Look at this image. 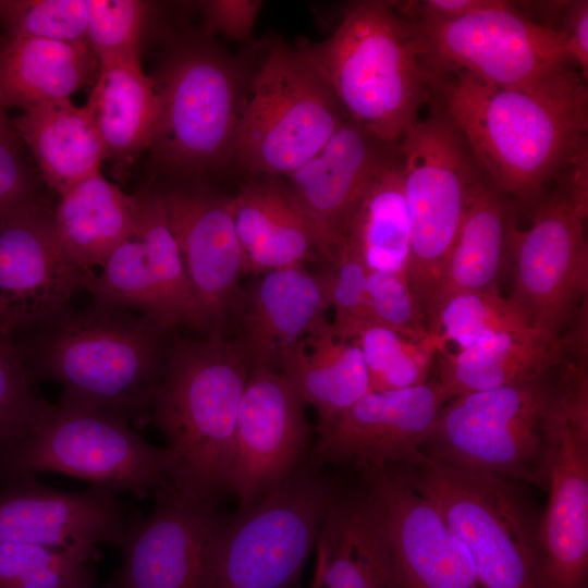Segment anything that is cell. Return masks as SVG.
I'll return each mask as SVG.
<instances>
[{"instance_id":"e0dca14e","label":"cell","mask_w":588,"mask_h":588,"mask_svg":"<svg viewBox=\"0 0 588 588\" xmlns=\"http://www.w3.org/2000/svg\"><path fill=\"white\" fill-rule=\"evenodd\" d=\"M448 402L436 378L411 388L369 391L317 431L311 462L388 468L411 463Z\"/></svg>"},{"instance_id":"d6a6232c","label":"cell","mask_w":588,"mask_h":588,"mask_svg":"<svg viewBox=\"0 0 588 588\" xmlns=\"http://www.w3.org/2000/svg\"><path fill=\"white\" fill-rule=\"evenodd\" d=\"M279 370L305 404L317 412V431L370 391L359 347L338 336L331 321L304 336Z\"/></svg>"},{"instance_id":"ffe728a7","label":"cell","mask_w":588,"mask_h":588,"mask_svg":"<svg viewBox=\"0 0 588 588\" xmlns=\"http://www.w3.org/2000/svg\"><path fill=\"white\" fill-rule=\"evenodd\" d=\"M216 507L170 485L155 491L152 511L135 517L119 544L122 563L108 588H196L221 520Z\"/></svg>"},{"instance_id":"52a82bcc","label":"cell","mask_w":588,"mask_h":588,"mask_svg":"<svg viewBox=\"0 0 588 588\" xmlns=\"http://www.w3.org/2000/svg\"><path fill=\"white\" fill-rule=\"evenodd\" d=\"M387 469L432 503L486 588H538L540 517L516 481L422 453Z\"/></svg>"},{"instance_id":"8992f818","label":"cell","mask_w":588,"mask_h":588,"mask_svg":"<svg viewBox=\"0 0 588 588\" xmlns=\"http://www.w3.org/2000/svg\"><path fill=\"white\" fill-rule=\"evenodd\" d=\"M408 22L426 71H464L500 88L587 107V83L565 51L562 32L506 1L454 22Z\"/></svg>"},{"instance_id":"b9f144b4","label":"cell","mask_w":588,"mask_h":588,"mask_svg":"<svg viewBox=\"0 0 588 588\" xmlns=\"http://www.w3.org/2000/svg\"><path fill=\"white\" fill-rule=\"evenodd\" d=\"M321 271L330 307L334 309L333 329L355 321L370 320L367 308L368 270L356 250L342 240Z\"/></svg>"},{"instance_id":"ba28073f","label":"cell","mask_w":588,"mask_h":588,"mask_svg":"<svg viewBox=\"0 0 588 588\" xmlns=\"http://www.w3.org/2000/svg\"><path fill=\"white\" fill-rule=\"evenodd\" d=\"M174 457L114 413L61 397L46 403L28 432L0 452V487L59 473L145 498L169 485Z\"/></svg>"},{"instance_id":"836d02e7","label":"cell","mask_w":588,"mask_h":588,"mask_svg":"<svg viewBox=\"0 0 588 588\" xmlns=\"http://www.w3.org/2000/svg\"><path fill=\"white\" fill-rule=\"evenodd\" d=\"M343 238L368 271L404 273L411 250V223L400 152L356 203Z\"/></svg>"},{"instance_id":"7402d4cb","label":"cell","mask_w":588,"mask_h":588,"mask_svg":"<svg viewBox=\"0 0 588 588\" xmlns=\"http://www.w3.org/2000/svg\"><path fill=\"white\" fill-rule=\"evenodd\" d=\"M135 516L103 487L68 492L33 478L0 487V541L97 555L100 543L119 547Z\"/></svg>"},{"instance_id":"74e56055","label":"cell","mask_w":588,"mask_h":588,"mask_svg":"<svg viewBox=\"0 0 588 588\" xmlns=\"http://www.w3.org/2000/svg\"><path fill=\"white\" fill-rule=\"evenodd\" d=\"M89 0H13L3 37L86 42Z\"/></svg>"},{"instance_id":"484cf974","label":"cell","mask_w":588,"mask_h":588,"mask_svg":"<svg viewBox=\"0 0 588 588\" xmlns=\"http://www.w3.org/2000/svg\"><path fill=\"white\" fill-rule=\"evenodd\" d=\"M514 218V204L482 174L470 191L458 235L440 277L429 321L431 334L437 336L438 311L451 296L499 292L502 272L511 264Z\"/></svg>"},{"instance_id":"2e32d148","label":"cell","mask_w":588,"mask_h":588,"mask_svg":"<svg viewBox=\"0 0 588 588\" xmlns=\"http://www.w3.org/2000/svg\"><path fill=\"white\" fill-rule=\"evenodd\" d=\"M82 275L41 198L0 211V336L13 340L59 311Z\"/></svg>"},{"instance_id":"ab89813d","label":"cell","mask_w":588,"mask_h":588,"mask_svg":"<svg viewBox=\"0 0 588 588\" xmlns=\"http://www.w3.org/2000/svg\"><path fill=\"white\" fill-rule=\"evenodd\" d=\"M146 9L137 0H89L85 41L98 60L139 59Z\"/></svg>"},{"instance_id":"8fae6325","label":"cell","mask_w":588,"mask_h":588,"mask_svg":"<svg viewBox=\"0 0 588 588\" xmlns=\"http://www.w3.org/2000/svg\"><path fill=\"white\" fill-rule=\"evenodd\" d=\"M411 223L407 285L427 327L442 270L458 235L473 186L481 177L463 136L433 106L399 142Z\"/></svg>"},{"instance_id":"cb8c5ba5","label":"cell","mask_w":588,"mask_h":588,"mask_svg":"<svg viewBox=\"0 0 588 588\" xmlns=\"http://www.w3.org/2000/svg\"><path fill=\"white\" fill-rule=\"evenodd\" d=\"M261 275L248 296L240 342L252 368L279 369L294 345L329 321L327 283L322 272L305 267Z\"/></svg>"},{"instance_id":"f6af8a7d","label":"cell","mask_w":588,"mask_h":588,"mask_svg":"<svg viewBox=\"0 0 588 588\" xmlns=\"http://www.w3.org/2000/svg\"><path fill=\"white\" fill-rule=\"evenodd\" d=\"M501 0H425L409 2L401 9V14L412 21L445 23L454 22L468 15L500 7Z\"/></svg>"},{"instance_id":"ac0fdd59","label":"cell","mask_w":588,"mask_h":588,"mask_svg":"<svg viewBox=\"0 0 588 588\" xmlns=\"http://www.w3.org/2000/svg\"><path fill=\"white\" fill-rule=\"evenodd\" d=\"M549 500L539 518L538 588H586L588 574V385L566 409L552 452Z\"/></svg>"},{"instance_id":"603a6c76","label":"cell","mask_w":588,"mask_h":588,"mask_svg":"<svg viewBox=\"0 0 588 588\" xmlns=\"http://www.w3.org/2000/svg\"><path fill=\"white\" fill-rule=\"evenodd\" d=\"M171 231L208 329H219L238 305L243 255L231 197L201 192H162Z\"/></svg>"},{"instance_id":"60d3db41","label":"cell","mask_w":588,"mask_h":588,"mask_svg":"<svg viewBox=\"0 0 588 588\" xmlns=\"http://www.w3.org/2000/svg\"><path fill=\"white\" fill-rule=\"evenodd\" d=\"M367 308L370 321L382 324L422 344L445 345L434 336L418 313L404 273L371 270L367 277Z\"/></svg>"},{"instance_id":"d6986e66","label":"cell","mask_w":588,"mask_h":588,"mask_svg":"<svg viewBox=\"0 0 588 588\" xmlns=\"http://www.w3.org/2000/svg\"><path fill=\"white\" fill-rule=\"evenodd\" d=\"M358 469L381 515L400 588H486L429 500L387 468Z\"/></svg>"},{"instance_id":"bcb514c9","label":"cell","mask_w":588,"mask_h":588,"mask_svg":"<svg viewBox=\"0 0 588 588\" xmlns=\"http://www.w3.org/2000/svg\"><path fill=\"white\" fill-rule=\"evenodd\" d=\"M565 23L560 29L565 51L585 83L588 79V1H568Z\"/></svg>"},{"instance_id":"83f0119b","label":"cell","mask_w":588,"mask_h":588,"mask_svg":"<svg viewBox=\"0 0 588 588\" xmlns=\"http://www.w3.org/2000/svg\"><path fill=\"white\" fill-rule=\"evenodd\" d=\"M112 160L118 179L149 148L159 113L152 76L139 59L110 57L99 60V72L84 105Z\"/></svg>"},{"instance_id":"9a60e30c","label":"cell","mask_w":588,"mask_h":588,"mask_svg":"<svg viewBox=\"0 0 588 588\" xmlns=\"http://www.w3.org/2000/svg\"><path fill=\"white\" fill-rule=\"evenodd\" d=\"M305 403L275 368H252L238 407L229 492L245 510L306 462L310 428Z\"/></svg>"},{"instance_id":"d590c367","label":"cell","mask_w":588,"mask_h":588,"mask_svg":"<svg viewBox=\"0 0 588 588\" xmlns=\"http://www.w3.org/2000/svg\"><path fill=\"white\" fill-rule=\"evenodd\" d=\"M97 555L75 550L0 541V588L93 587Z\"/></svg>"},{"instance_id":"7c38bea8","label":"cell","mask_w":588,"mask_h":588,"mask_svg":"<svg viewBox=\"0 0 588 588\" xmlns=\"http://www.w3.org/2000/svg\"><path fill=\"white\" fill-rule=\"evenodd\" d=\"M230 162L255 176H286L347 119L336 98L296 48L274 44L250 78Z\"/></svg>"},{"instance_id":"4316f807","label":"cell","mask_w":588,"mask_h":588,"mask_svg":"<svg viewBox=\"0 0 588 588\" xmlns=\"http://www.w3.org/2000/svg\"><path fill=\"white\" fill-rule=\"evenodd\" d=\"M245 274L305 267L319 258L313 230L285 184L253 181L231 197Z\"/></svg>"},{"instance_id":"7a4b0ae2","label":"cell","mask_w":588,"mask_h":588,"mask_svg":"<svg viewBox=\"0 0 588 588\" xmlns=\"http://www.w3.org/2000/svg\"><path fill=\"white\" fill-rule=\"evenodd\" d=\"M427 73L430 99L463 136L480 172L511 201L538 205L587 148V107L549 102L468 72Z\"/></svg>"},{"instance_id":"c3c4849f","label":"cell","mask_w":588,"mask_h":588,"mask_svg":"<svg viewBox=\"0 0 588 588\" xmlns=\"http://www.w3.org/2000/svg\"><path fill=\"white\" fill-rule=\"evenodd\" d=\"M11 0L10 1H0V25L4 27L5 21L9 15V11L11 8Z\"/></svg>"},{"instance_id":"ee69618b","label":"cell","mask_w":588,"mask_h":588,"mask_svg":"<svg viewBox=\"0 0 588 588\" xmlns=\"http://www.w3.org/2000/svg\"><path fill=\"white\" fill-rule=\"evenodd\" d=\"M205 32L208 36L222 34L244 41L252 38L255 21L264 5L258 0H211L203 2Z\"/></svg>"},{"instance_id":"f546056e","label":"cell","mask_w":588,"mask_h":588,"mask_svg":"<svg viewBox=\"0 0 588 588\" xmlns=\"http://www.w3.org/2000/svg\"><path fill=\"white\" fill-rule=\"evenodd\" d=\"M99 60L86 42L29 37L0 39V105L23 111L70 99L94 84Z\"/></svg>"},{"instance_id":"9c48e42d","label":"cell","mask_w":588,"mask_h":588,"mask_svg":"<svg viewBox=\"0 0 588 588\" xmlns=\"http://www.w3.org/2000/svg\"><path fill=\"white\" fill-rule=\"evenodd\" d=\"M311 461L271 493L221 518L196 588H293L335 488Z\"/></svg>"},{"instance_id":"5b68a950","label":"cell","mask_w":588,"mask_h":588,"mask_svg":"<svg viewBox=\"0 0 588 588\" xmlns=\"http://www.w3.org/2000/svg\"><path fill=\"white\" fill-rule=\"evenodd\" d=\"M296 49L347 119L387 143H399L430 100L412 25L394 2H356L328 38H302Z\"/></svg>"},{"instance_id":"44dd1931","label":"cell","mask_w":588,"mask_h":588,"mask_svg":"<svg viewBox=\"0 0 588 588\" xmlns=\"http://www.w3.org/2000/svg\"><path fill=\"white\" fill-rule=\"evenodd\" d=\"M397 146L346 119L314 157L286 175L285 185L307 219L324 264L343 240L365 189L397 157Z\"/></svg>"},{"instance_id":"f1b7e54d","label":"cell","mask_w":588,"mask_h":588,"mask_svg":"<svg viewBox=\"0 0 588 588\" xmlns=\"http://www.w3.org/2000/svg\"><path fill=\"white\" fill-rule=\"evenodd\" d=\"M572 347L568 335L538 330L494 332L456 353H439L434 377L448 400L534 379L560 364Z\"/></svg>"},{"instance_id":"7dc6e473","label":"cell","mask_w":588,"mask_h":588,"mask_svg":"<svg viewBox=\"0 0 588 588\" xmlns=\"http://www.w3.org/2000/svg\"><path fill=\"white\" fill-rule=\"evenodd\" d=\"M0 136L12 140L21 142L13 128L12 121L9 119L5 109L0 105Z\"/></svg>"},{"instance_id":"8d00e7d4","label":"cell","mask_w":588,"mask_h":588,"mask_svg":"<svg viewBox=\"0 0 588 588\" xmlns=\"http://www.w3.org/2000/svg\"><path fill=\"white\" fill-rule=\"evenodd\" d=\"M531 330L536 329L509 297L487 291L451 296L440 307L434 324V334L443 344L453 342L458 350L490 333Z\"/></svg>"},{"instance_id":"6da1fadb","label":"cell","mask_w":588,"mask_h":588,"mask_svg":"<svg viewBox=\"0 0 588 588\" xmlns=\"http://www.w3.org/2000/svg\"><path fill=\"white\" fill-rule=\"evenodd\" d=\"M170 332L140 313L91 298L83 308L69 303L13 341L33 382L53 380L62 397L140 425L150 417Z\"/></svg>"},{"instance_id":"4fadbf2b","label":"cell","mask_w":588,"mask_h":588,"mask_svg":"<svg viewBox=\"0 0 588 588\" xmlns=\"http://www.w3.org/2000/svg\"><path fill=\"white\" fill-rule=\"evenodd\" d=\"M586 218L566 188L540 200L531 226L514 232L509 298L552 339L565 336L587 314Z\"/></svg>"},{"instance_id":"f35d334b","label":"cell","mask_w":588,"mask_h":588,"mask_svg":"<svg viewBox=\"0 0 588 588\" xmlns=\"http://www.w3.org/2000/svg\"><path fill=\"white\" fill-rule=\"evenodd\" d=\"M32 384L14 341L0 336V452L28 432L47 403L34 394Z\"/></svg>"},{"instance_id":"4dcf8cb0","label":"cell","mask_w":588,"mask_h":588,"mask_svg":"<svg viewBox=\"0 0 588 588\" xmlns=\"http://www.w3.org/2000/svg\"><path fill=\"white\" fill-rule=\"evenodd\" d=\"M138 206L100 171L60 194L53 226L60 245L82 272L100 267L137 225Z\"/></svg>"},{"instance_id":"7bdbcfd3","label":"cell","mask_w":588,"mask_h":588,"mask_svg":"<svg viewBox=\"0 0 588 588\" xmlns=\"http://www.w3.org/2000/svg\"><path fill=\"white\" fill-rule=\"evenodd\" d=\"M20 144L0 136V211L41 198Z\"/></svg>"},{"instance_id":"3957f363","label":"cell","mask_w":588,"mask_h":588,"mask_svg":"<svg viewBox=\"0 0 588 588\" xmlns=\"http://www.w3.org/2000/svg\"><path fill=\"white\" fill-rule=\"evenodd\" d=\"M588 383L587 354L571 348L525 382L451 399L420 448L433 460L547 489L566 409Z\"/></svg>"},{"instance_id":"5bb4252c","label":"cell","mask_w":588,"mask_h":588,"mask_svg":"<svg viewBox=\"0 0 588 588\" xmlns=\"http://www.w3.org/2000/svg\"><path fill=\"white\" fill-rule=\"evenodd\" d=\"M135 233L79 283L91 298L140 313L173 331L180 326L209 330L191 287L181 252L171 231L162 192L135 194Z\"/></svg>"},{"instance_id":"d4e9b609","label":"cell","mask_w":588,"mask_h":588,"mask_svg":"<svg viewBox=\"0 0 588 588\" xmlns=\"http://www.w3.org/2000/svg\"><path fill=\"white\" fill-rule=\"evenodd\" d=\"M309 588H400L379 510L366 490L333 499L317 535Z\"/></svg>"},{"instance_id":"681fc988","label":"cell","mask_w":588,"mask_h":588,"mask_svg":"<svg viewBox=\"0 0 588 588\" xmlns=\"http://www.w3.org/2000/svg\"><path fill=\"white\" fill-rule=\"evenodd\" d=\"M85 588H93V587H85Z\"/></svg>"},{"instance_id":"277c9868","label":"cell","mask_w":588,"mask_h":588,"mask_svg":"<svg viewBox=\"0 0 588 588\" xmlns=\"http://www.w3.org/2000/svg\"><path fill=\"white\" fill-rule=\"evenodd\" d=\"M252 364L220 329L205 339L174 338L150 417L174 457L169 485L218 504L229 492L235 426Z\"/></svg>"},{"instance_id":"30bf717a","label":"cell","mask_w":588,"mask_h":588,"mask_svg":"<svg viewBox=\"0 0 588 588\" xmlns=\"http://www.w3.org/2000/svg\"><path fill=\"white\" fill-rule=\"evenodd\" d=\"M152 77L159 101L152 163L169 174L200 175L230 162L249 90L241 64L195 39L171 51Z\"/></svg>"},{"instance_id":"1f68e13d","label":"cell","mask_w":588,"mask_h":588,"mask_svg":"<svg viewBox=\"0 0 588 588\" xmlns=\"http://www.w3.org/2000/svg\"><path fill=\"white\" fill-rule=\"evenodd\" d=\"M32 152L41 180L59 195L100 171L105 144L83 107L71 99L47 102L11 120Z\"/></svg>"},{"instance_id":"e575fe53","label":"cell","mask_w":588,"mask_h":588,"mask_svg":"<svg viewBox=\"0 0 588 588\" xmlns=\"http://www.w3.org/2000/svg\"><path fill=\"white\" fill-rule=\"evenodd\" d=\"M332 331L359 347L370 391L400 390L426 383L436 355L441 353L437 345L414 342L370 320L355 321L332 328Z\"/></svg>"}]
</instances>
